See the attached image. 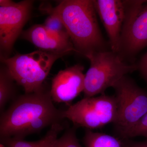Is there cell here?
Instances as JSON below:
<instances>
[{
	"label": "cell",
	"mask_w": 147,
	"mask_h": 147,
	"mask_svg": "<svg viewBox=\"0 0 147 147\" xmlns=\"http://www.w3.org/2000/svg\"><path fill=\"white\" fill-rule=\"evenodd\" d=\"M62 111L55 107L50 91L44 88L38 92L25 93L1 113L0 138L24 139L60 123L63 119Z\"/></svg>",
	"instance_id": "cell-1"
},
{
	"label": "cell",
	"mask_w": 147,
	"mask_h": 147,
	"mask_svg": "<svg viewBox=\"0 0 147 147\" xmlns=\"http://www.w3.org/2000/svg\"><path fill=\"white\" fill-rule=\"evenodd\" d=\"M63 23L76 53L87 58L93 53L109 50L102 36L97 13L91 0H64L55 7L43 8Z\"/></svg>",
	"instance_id": "cell-2"
},
{
	"label": "cell",
	"mask_w": 147,
	"mask_h": 147,
	"mask_svg": "<svg viewBox=\"0 0 147 147\" xmlns=\"http://www.w3.org/2000/svg\"><path fill=\"white\" fill-rule=\"evenodd\" d=\"M65 55L38 50L28 54H17L11 57L1 58L15 82L28 94L43 88V82L53 65Z\"/></svg>",
	"instance_id": "cell-3"
},
{
	"label": "cell",
	"mask_w": 147,
	"mask_h": 147,
	"mask_svg": "<svg viewBox=\"0 0 147 147\" xmlns=\"http://www.w3.org/2000/svg\"><path fill=\"white\" fill-rule=\"evenodd\" d=\"M87 59L90 67L85 74L84 97L102 94L129 73L138 70V66L123 61L112 50L93 53Z\"/></svg>",
	"instance_id": "cell-4"
},
{
	"label": "cell",
	"mask_w": 147,
	"mask_h": 147,
	"mask_svg": "<svg viewBox=\"0 0 147 147\" xmlns=\"http://www.w3.org/2000/svg\"><path fill=\"white\" fill-rule=\"evenodd\" d=\"M113 88L117 105V119L114 124L119 134L127 138L147 113V92L127 75L119 80Z\"/></svg>",
	"instance_id": "cell-5"
},
{
	"label": "cell",
	"mask_w": 147,
	"mask_h": 147,
	"mask_svg": "<svg viewBox=\"0 0 147 147\" xmlns=\"http://www.w3.org/2000/svg\"><path fill=\"white\" fill-rule=\"evenodd\" d=\"M117 105L115 95L105 94L98 96L84 97L62 113L63 119H68L76 127L92 130L115 121Z\"/></svg>",
	"instance_id": "cell-6"
},
{
	"label": "cell",
	"mask_w": 147,
	"mask_h": 147,
	"mask_svg": "<svg viewBox=\"0 0 147 147\" xmlns=\"http://www.w3.org/2000/svg\"><path fill=\"white\" fill-rule=\"evenodd\" d=\"M125 18L117 54L124 61L132 63L147 46V1H124Z\"/></svg>",
	"instance_id": "cell-7"
},
{
	"label": "cell",
	"mask_w": 147,
	"mask_h": 147,
	"mask_svg": "<svg viewBox=\"0 0 147 147\" xmlns=\"http://www.w3.org/2000/svg\"><path fill=\"white\" fill-rule=\"evenodd\" d=\"M34 1L13 2L8 7H0L1 58H8L15 41L30 18Z\"/></svg>",
	"instance_id": "cell-8"
},
{
	"label": "cell",
	"mask_w": 147,
	"mask_h": 147,
	"mask_svg": "<svg viewBox=\"0 0 147 147\" xmlns=\"http://www.w3.org/2000/svg\"><path fill=\"white\" fill-rule=\"evenodd\" d=\"M93 2L109 37L110 50L117 53L125 18L124 1L94 0Z\"/></svg>",
	"instance_id": "cell-9"
},
{
	"label": "cell",
	"mask_w": 147,
	"mask_h": 147,
	"mask_svg": "<svg viewBox=\"0 0 147 147\" xmlns=\"http://www.w3.org/2000/svg\"><path fill=\"white\" fill-rule=\"evenodd\" d=\"M84 66L76 64L61 70L52 80L50 94L53 102H71L84 89Z\"/></svg>",
	"instance_id": "cell-10"
},
{
	"label": "cell",
	"mask_w": 147,
	"mask_h": 147,
	"mask_svg": "<svg viewBox=\"0 0 147 147\" xmlns=\"http://www.w3.org/2000/svg\"><path fill=\"white\" fill-rule=\"evenodd\" d=\"M21 36L41 51L65 55L76 52L68 34L60 35L54 34L49 31L43 24L34 25L22 32Z\"/></svg>",
	"instance_id": "cell-11"
},
{
	"label": "cell",
	"mask_w": 147,
	"mask_h": 147,
	"mask_svg": "<svg viewBox=\"0 0 147 147\" xmlns=\"http://www.w3.org/2000/svg\"><path fill=\"white\" fill-rule=\"evenodd\" d=\"M63 129V126L60 123L54 124L45 137L35 142H27L24 139L12 137H1L0 146L1 147H53L58 135Z\"/></svg>",
	"instance_id": "cell-12"
},
{
	"label": "cell",
	"mask_w": 147,
	"mask_h": 147,
	"mask_svg": "<svg viewBox=\"0 0 147 147\" xmlns=\"http://www.w3.org/2000/svg\"><path fill=\"white\" fill-rule=\"evenodd\" d=\"M85 147H126L116 137L86 129L83 139Z\"/></svg>",
	"instance_id": "cell-13"
},
{
	"label": "cell",
	"mask_w": 147,
	"mask_h": 147,
	"mask_svg": "<svg viewBox=\"0 0 147 147\" xmlns=\"http://www.w3.org/2000/svg\"><path fill=\"white\" fill-rule=\"evenodd\" d=\"M12 78L6 67L4 65L0 69V111H4L5 105L13 99L15 94V86Z\"/></svg>",
	"instance_id": "cell-14"
},
{
	"label": "cell",
	"mask_w": 147,
	"mask_h": 147,
	"mask_svg": "<svg viewBox=\"0 0 147 147\" xmlns=\"http://www.w3.org/2000/svg\"><path fill=\"white\" fill-rule=\"evenodd\" d=\"M77 129L73 126L67 129L61 137L57 139L53 147H83L76 137Z\"/></svg>",
	"instance_id": "cell-15"
},
{
	"label": "cell",
	"mask_w": 147,
	"mask_h": 147,
	"mask_svg": "<svg viewBox=\"0 0 147 147\" xmlns=\"http://www.w3.org/2000/svg\"><path fill=\"white\" fill-rule=\"evenodd\" d=\"M50 15L43 24L45 28L52 33L57 35H63L67 33L63 23L57 16L49 13Z\"/></svg>",
	"instance_id": "cell-16"
},
{
	"label": "cell",
	"mask_w": 147,
	"mask_h": 147,
	"mask_svg": "<svg viewBox=\"0 0 147 147\" xmlns=\"http://www.w3.org/2000/svg\"><path fill=\"white\" fill-rule=\"evenodd\" d=\"M139 136L145 137L147 139V113L132 129L127 138Z\"/></svg>",
	"instance_id": "cell-17"
},
{
	"label": "cell",
	"mask_w": 147,
	"mask_h": 147,
	"mask_svg": "<svg viewBox=\"0 0 147 147\" xmlns=\"http://www.w3.org/2000/svg\"><path fill=\"white\" fill-rule=\"evenodd\" d=\"M137 66L141 75L147 82V52L142 57Z\"/></svg>",
	"instance_id": "cell-18"
},
{
	"label": "cell",
	"mask_w": 147,
	"mask_h": 147,
	"mask_svg": "<svg viewBox=\"0 0 147 147\" xmlns=\"http://www.w3.org/2000/svg\"><path fill=\"white\" fill-rule=\"evenodd\" d=\"M125 144L126 147H147V139L144 142H129Z\"/></svg>",
	"instance_id": "cell-19"
}]
</instances>
